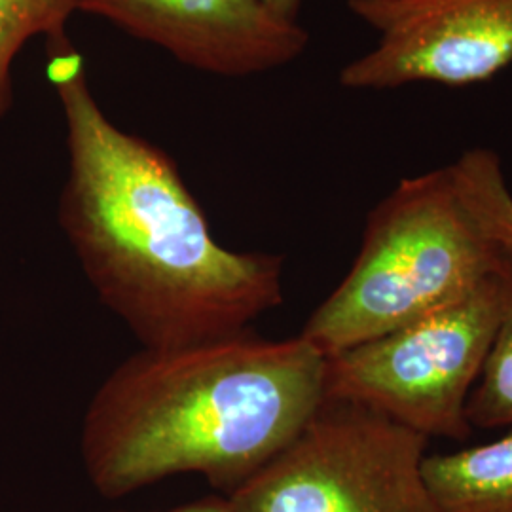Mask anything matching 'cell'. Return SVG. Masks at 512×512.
<instances>
[{
    "instance_id": "obj_8",
    "label": "cell",
    "mask_w": 512,
    "mask_h": 512,
    "mask_svg": "<svg viewBox=\"0 0 512 512\" xmlns=\"http://www.w3.org/2000/svg\"><path fill=\"white\" fill-rule=\"evenodd\" d=\"M431 512H512V433L423 459Z\"/></svg>"
},
{
    "instance_id": "obj_2",
    "label": "cell",
    "mask_w": 512,
    "mask_h": 512,
    "mask_svg": "<svg viewBox=\"0 0 512 512\" xmlns=\"http://www.w3.org/2000/svg\"><path fill=\"white\" fill-rule=\"evenodd\" d=\"M325 401V355L300 334L251 329L177 348H143L95 391L82 463L97 494L120 499L169 476L236 492L281 454Z\"/></svg>"
},
{
    "instance_id": "obj_9",
    "label": "cell",
    "mask_w": 512,
    "mask_h": 512,
    "mask_svg": "<svg viewBox=\"0 0 512 512\" xmlns=\"http://www.w3.org/2000/svg\"><path fill=\"white\" fill-rule=\"evenodd\" d=\"M499 293V321L488 357L469 401L473 429L512 427V251L497 243L494 268Z\"/></svg>"
},
{
    "instance_id": "obj_1",
    "label": "cell",
    "mask_w": 512,
    "mask_h": 512,
    "mask_svg": "<svg viewBox=\"0 0 512 512\" xmlns=\"http://www.w3.org/2000/svg\"><path fill=\"white\" fill-rule=\"evenodd\" d=\"M65 116L59 226L99 300L143 348L251 329L283 304V256L219 243L175 160L118 128L71 42L48 48Z\"/></svg>"
},
{
    "instance_id": "obj_13",
    "label": "cell",
    "mask_w": 512,
    "mask_h": 512,
    "mask_svg": "<svg viewBox=\"0 0 512 512\" xmlns=\"http://www.w3.org/2000/svg\"><path fill=\"white\" fill-rule=\"evenodd\" d=\"M268 12H272L275 18L283 21L298 23L300 18V8L304 0H258Z\"/></svg>"
},
{
    "instance_id": "obj_7",
    "label": "cell",
    "mask_w": 512,
    "mask_h": 512,
    "mask_svg": "<svg viewBox=\"0 0 512 512\" xmlns=\"http://www.w3.org/2000/svg\"><path fill=\"white\" fill-rule=\"evenodd\" d=\"M78 12L109 19L184 65L217 76H253L304 54L300 23L275 18L258 0H78Z\"/></svg>"
},
{
    "instance_id": "obj_3",
    "label": "cell",
    "mask_w": 512,
    "mask_h": 512,
    "mask_svg": "<svg viewBox=\"0 0 512 512\" xmlns=\"http://www.w3.org/2000/svg\"><path fill=\"white\" fill-rule=\"evenodd\" d=\"M495 260L450 165L408 177L368 213L348 274L300 336L325 357L380 338L473 293Z\"/></svg>"
},
{
    "instance_id": "obj_11",
    "label": "cell",
    "mask_w": 512,
    "mask_h": 512,
    "mask_svg": "<svg viewBox=\"0 0 512 512\" xmlns=\"http://www.w3.org/2000/svg\"><path fill=\"white\" fill-rule=\"evenodd\" d=\"M78 12V0H0V120L14 103L12 65L21 48L33 37L46 44L69 42L67 23Z\"/></svg>"
},
{
    "instance_id": "obj_6",
    "label": "cell",
    "mask_w": 512,
    "mask_h": 512,
    "mask_svg": "<svg viewBox=\"0 0 512 512\" xmlns=\"http://www.w3.org/2000/svg\"><path fill=\"white\" fill-rule=\"evenodd\" d=\"M380 38L340 73L348 90L480 84L512 63V0H348Z\"/></svg>"
},
{
    "instance_id": "obj_4",
    "label": "cell",
    "mask_w": 512,
    "mask_h": 512,
    "mask_svg": "<svg viewBox=\"0 0 512 512\" xmlns=\"http://www.w3.org/2000/svg\"><path fill=\"white\" fill-rule=\"evenodd\" d=\"M494 272L454 304L325 357V397L363 404L425 439L473 435L467 401L494 340Z\"/></svg>"
},
{
    "instance_id": "obj_12",
    "label": "cell",
    "mask_w": 512,
    "mask_h": 512,
    "mask_svg": "<svg viewBox=\"0 0 512 512\" xmlns=\"http://www.w3.org/2000/svg\"><path fill=\"white\" fill-rule=\"evenodd\" d=\"M150 512H232V509H230V503H228L226 495H207V497H202V499L188 501V503L177 505V507H171V509H165V511Z\"/></svg>"
},
{
    "instance_id": "obj_10",
    "label": "cell",
    "mask_w": 512,
    "mask_h": 512,
    "mask_svg": "<svg viewBox=\"0 0 512 512\" xmlns=\"http://www.w3.org/2000/svg\"><path fill=\"white\" fill-rule=\"evenodd\" d=\"M459 198L478 228L512 251V192L499 154L492 148L465 150L450 164Z\"/></svg>"
},
{
    "instance_id": "obj_5",
    "label": "cell",
    "mask_w": 512,
    "mask_h": 512,
    "mask_svg": "<svg viewBox=\"0 0 512 512\" xmlns=\"http://www.w3.org/2000/svg\"><path fill=\"white\" fill-rule=\"evenodd\" d=\"M429 439L363 404L329 399L236 492L232 512H431Z\"/></svg>"
}]
</instances>
